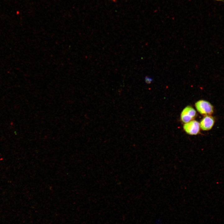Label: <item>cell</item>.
I'll list each match as a JSON object with an SVG mask.
<instances>
[{"label": "cell", "mask_w": 224, "mask_h": 224, "mask_svg": "<svg viewBox=\"0 0 224 224\" xmlns=\"http://www.w3.org/2000/svg\"></svg>", "instance_id": "obj_7"}, {"label": "cell", "mask_w": 224, "mask_h": 224, "mask_svg": "<svg viewBox=\"0 0 224 224\" xmlns=\"http://www.w3.org/2000/svg\"><path fill=\"white\" fill-rule=\"evenodd\" d=\"M196 115V110L192 107L188 106L182 111L180 115L181 119L183 122L187 123L194 119Z\"/></svg>", "instance_id": "obj_2"}, {"label": "cell", "mask_w": 224, "mask_h": 224, "mask_svg": "<svg viewBox=\"0 0 224 224\" xmlns=\"http://www.w3.org/2000/svg\"><path fill=\"white\" fill-rule=\"evenodd\" d=\"M145 81L147 83H149L152 81V79L150 77L146 76L145 77Z\"/></svg>", "instance_id": "obj_5"}, {"label": "cell", "mask_w": 224, "mask_h": 224, "mask_svg": "<svg viewBox=\"0 0 224 224\" xmlns=\"http://www.w3.org/2000/svg\"><path fill=\"white\" fill-rule=\"evenodd\" d=\"M200 124L195 120H191L185 123L183 126L184 131L188 134L195 135L198 134L200 130Z\"/></svg>", "instance_id": "obj_3"}, {"label": "cell", "mask_w": 224, "mask_h": 224, "mask_svg": "<svg viewBox=\"0 0 224 224\" xmlns=\"http://www.w3.org/2000/svg\"><path fill=\"white\" fill-rule=\"evenodd\" d=\"M195 106L197 110L202 115H210L213 111L212 105L206 100H200L198 101L195 103Z\"/></svg>", "instance_id": "obj_1"}, {"label": "cell", "mask_w": 224, "mask_h": 224, "mask_svg": "<svg viewBox=\"0 0 224 224\" xmlns=\"http://www.w3.org/2000/svg\"><path fill=\"white\" fill-rule=\"evenodd\" d=\"M113 0V1H115V0Z\"/></svg>", "instance_id": "obj_6"}, {"label": "cell", "mask_w": 224, "mask_h": 224, "mask_svg": "<svg viewBox=\"0 0 224 224\" xmlns=\"http://www.w3.org/2000/svg\"><path fill=\"white\" fill-rule=\"evenodd\" d=\"M214 120L211 116L206 115L201 120L200 123V127L203 130H208L213 127Z\"/></svg>", "instance_id": "obj_4"}]
</instances>
